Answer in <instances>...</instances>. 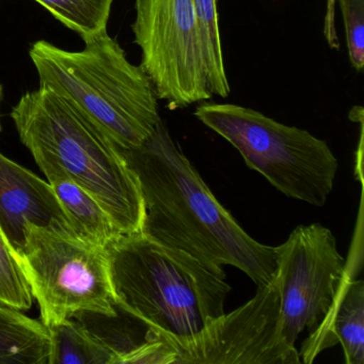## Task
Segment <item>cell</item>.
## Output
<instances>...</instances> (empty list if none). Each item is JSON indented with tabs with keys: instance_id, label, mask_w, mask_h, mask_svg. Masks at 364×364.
<instances>
[{
	"instance_id": "11",
	"label": "cell",
	"mask_w": 364,
	"mask_h": 364,
	"mask_svg": "<svg viewBox=\"0 0 364 364\" xmlns=\"http://www.w3.org/2000/svg\"><path fill=\"white\" fill-rule=\"evenodd\" d=\"M342 345L345 363L364 364V282L349 276L318 327L299 350L301 363L310 364L327 348Z\"/></svg>"
},
{
	"instance_id": "7",
	"label": "cell",
	"mask_w": 364,
	"mask_h": 364,
	"mask_svg": "<svg viewBox=\"0 0 364 364\" xmlns=\"http://www.w3.org/2000/svg\"><path fill=\"white\" fill-rule=\"evenodd\" d=\"M140 67L171 109L212 99L193 0H136Z\"/></svg>"
},
{
	"instance_id": "12",
	"label": "cell",
	"mask_w": 364,
	"mask_h": 364,
	"mask_svg": "<svg viewBox=\"0 0 364 364\" xmlns=\"http://www.w3.org/2000/svg\"><path fill=\"white\" fill-rule=\"evenodd\" d=\"M52 185L74 233L102 248L123 235L99 201L57 168L41 170Z\"/></svg>"
},
{
	"instance_id": "13",
	"label": "cell",
	"mask_w": 364,
	"mask_h": 364,
	"mask_svg": "<svg viewBox=\"0 0 364 364\" xmlns=\"http://www.w3.org/2000/svg\"><path fill=\"white\" fill-rule=\"evenodd\" d=\"M50 332L41 321L0 306V364H48Z\"/></svg>"
},
{
	"instance_id": "15",
	"label": "cell",
	"mask_w": 364,
	"mask_h": 364,
	"mask_svg": "<svg viewBox=\"0 0 364 364\" xmlns=\"http://www.w3.org/2000/svg\"><path fill=\"white\" fill-rule=\"evenodd\" d=\"M193 1L208 88L213 95L225 99L231 89L223 63L217 0Z\"/></svg>"
},
{
	"instance_id": "4",
	"label": "cell",
	"mask_w": 364,
	"mask_h": 364,
	"mask_svg": "<svg viewBox=\"0 0 364 364\" xmlns=\"http://www.w3.org/2000/svg\"><path fill=\"white\" fill-rule=\"evenodd\" d=\"M82 40L78 52L44 40L31 46L40 87L77 106L123 150L142 146L161 121L152 82L107 29Z\"/></svg>"
},
{
	"instance_id": "14",
	"label": "cell",
	"mask_w": 364,
	"mask_h": 364,
	"mask_svg": "<svg viewBox=\"0 0 364 364\" xmlns=\"http://www.w3.org/2000/svg\"><path fill=\"white\" fill-rule=\"evenodd\" d=\"M48 329V364H114L112 351L74 317Z\"/></svg>"
},
{
	"instance_id": "19",
	"label": "cell",
	"mask_w": 364,
	"mask_h": 364,
	"mask_svg": "<svg viewBox=\"0 0 364 364\" xmlns=\"http://www.w3.org/2000/svg\"><path fill=\"white\" fill-rule=\"evenodd\" d=\"M336 0H327V10H326L325 22H323V35H325L330 48L338 50L340 42H338L336 29Z\"/></svg>"
},
{
	"instance_id": "18",
	"label": "cell",
	"mask_w": 364,
	"mask_h": 364,
	"mask_svg": "<svg viewBox=\"0 0 364 364\" xmlns=\"http://www.w3.org/2000/svg\"><path fill=\"white\" fill-rule=\"evenodd\" d=\"M344 23L349 60L355 71L364 67V0H338Z\"/></svg>"
},
{
	"instance_id": "3",
	"label": "cell",
	"mask_w": 364,
	"mask_h": 364,
	"mask_svg": "<svg viewBox=\"0 0 364 364\" xmlns=\"http://www.w3.org/2000/svg\"><path fill=\"white\" fill-rule=\"evenodd\" d=\"M106 255L117 308L167 342L191 338L225 313L231 287L223 268L144 232L121 235Z\"/></svg>"
},
{
	"instance_id": "8",
	"label": "cell",
	"mask_w": 364,
	"mask_h": 364,
	"mask_svg": "<svg viewBox=\"0 0 364 364\" xmlns=\"http://www.w3.org/2000/svg\"><path fill=\"white\" fill-rule=\"evenodd\" d=\"M274 250L283 338L296 348L302 332L318 327L350 274L333 233L321 223L298 225Z\"/></svg>"
},
{
	"instance_id": "6",
	"label": "cell",
	"mask_w": 364,
	"mask_h": 364,
	"mask_svg": "<svg viewBox=\"0 0 364 364\" xmlns=\"http://www.w3.org/2000/svg\"><path fill=\"white\" fill-rule=\"evenodd\" d=\"M16 257L46 327L80 312L118 314L105 248L27 223L25 246Z\"/></svg>"
},
{
	"instance_id": "2",
	"label": "cell",
	"mask_w": 364,
	"mask_h": 364,
	"mask_svg": "<svg viewBox=\"0 0 364 364\" xmlns=\"http://www.w3.org/2000/svg\"><path fill=\"white\" fill-rule=\"evenodd\" d=\"M11 118L40 169L65 172L101 203L123 235L142 232L139 181L120 146L90 117L39 87L21 97Z\"/></svg>"
},
{
	"instance_id": "17",
	"label": "cell",
	"mask_w": 364,
	"mask_h": 364,
	"mask_svg": "<svg viewBox=\"0 0 364 364\" xmlns=\"http://www.w3.org/2000/svg\"><path fill=\"white\" fill-rule=\"evenodd\" d=\"M0 306L27 311L33 306V294L18 257L0 230Z\"/></svg>"
},
{
	"instance_id": "1",
	"label": "cell",
	"mask_w": 364,
	"mask_h": 364,
	"mask_svg": "<svg viewBox=\"0 0 364 364\" xmlns=\"http://www.w3.org/2000/svg\"><path fill=\"white\" fill-rule=\"evenodd\" d=\"M121 150L139 181L144 234L210 267L233 266L257 285L272 280L274 247L251 237L221 205L163 121L142 146Z\"/></svg>"
},
{
	"instance_id": "9",
	"label": "cell",
	"mask_w": 364,
	"mask_h": 364,
	"mask_svg": "<svg viewBox=\"0 0 364 364\" xmlns=\"http://www.w3.org/2000/svg\"><path fill=\"white\" fill-rule=\"evenodd\" d=\"M168 343L178 353L176 364L301 363L299 351L283 338L276 272L240 308L223 313L191 338Z\"/></svg>"
},
{
	"instance_id": "10",
	"label": "cell",
	"mask_w": 364,
	"mask_h": 364,
	"mask_svg": "<svg viewBox=\"0 0 364 364\" xmlns=\"http://www.w3.org/2000/svg\"><path fill=\"white\" fill-rule=\"evenodd\" d=\"M27 223L75 234L52 185L0 153V230L16 255Z\"/></svg>"
},
{
	"instance_id": "5",
	"label": "cell",
	"mask_w": 364,
	"mask_h": 364,
	"mask_svg": "<svg viewBox=\"0 0 364 364\" xmlns=\"http://www.w3.org/2000/svg\"><path fill=\"white\" fill-rule=\"evenodd\" d=\"M195 117L230 142L250 169L283 195L325 205L338 170L327 142L236 104L202 103Z\"/></svg>"
},
{
	"instance_id": "20",
	"label": "cell",
	"mask_w": 364,
	"mask_h": 364,
	"mask_svg": "<svg viewBox=\"0 0 364 364\" xmlns=\"http://www.w3.org/2000/svg\"><path fill=\"white\" fill-rule=\"evenodd\" d=\"M1 99H3V86L0 84V104H1ZM3 131V125H1V119H0V132Z\"/></svg>"
},
{
	"instance_id": "16",
	"label": "cell",
	"mask_w": 364,
	"mask_h": 364,
	"mask_svg": "<svg viewBox=\"0 0 364 364\" xmlns=\"http://www.w3.org/2000/svg\"><path fill=\"white\" fill-rule=\"evenodd\" d=\"M65 27L85 38L107 29L114 0H36Z\"/></svg>"
}]
</instances>
